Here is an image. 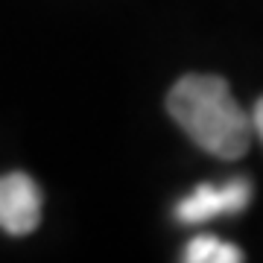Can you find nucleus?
<instances>
[{"label": "nucleus", "mask_w": 263, "mask_h": 263, "mask_svg": "<svg viewBox=\"0 0 263 263\" xmlns=\"http://www.w3.org/2000/svg\"><path fill=\"white\" fill-rule=\"evenodd\" d=\"M41 222V190L29 176H0V228L6 234H32Z\"/></svg>", "instance_id": "obj_3"}, {"label": "nucleus", "mask_w": 263, "mask_h": 263, "mask_svg": "<svg viewBox=\"0 0 263 263\" xmlns=\"http://www.w3.org/2000/svg\"><path fill=\"white\" fill-rule=\"evenodd\" d=\"M252 202L249 179H231L222 184H199L190 196L176 205V219L184 226H202L226 214H240Z\"/></svg>", "instance_id": "obj_2"}, {"label": "nucleus", "mask_w": 263, "mask_h": 263, "mask_svg": "<svg viewBox=\"0 0 263 263\" xmlns=\"http://www.w3.org/2000/svg\"><path fill=\"white\" fill-rule=\"evenodd\" d=\"M173 120L190 135V141L216 158H243L252 146V120L240 108L222 76L187 73L173 85L167 97Z\"/></svg>", "instance_id": "obj_1"}, {"label": "nucleus", "mask_w": 263, "mask_h": 263, "mask_svg": "<svg viewBox=\"0 0 263 263\" xmlns=\"http://www.w3.org/2000/svg\"><path fill=\"white\" fill-rule=\"evenodd\" d=\"M246 254L237 246L226 243L214 234H199L193 237L184 249V260L187 263H240Z\"/></svg>", "instance_id": "obj_4"}, {"label": "nucleus", "mask_w": 263, "mask_h": 263, "mask_svg": "<svg viewBox=\"0 0 263 263\" xmlns=\"http://www.w3.org/2000/svg\"><path fill=\"white\" fill-rule=\"evenodd\" d=\"M249 120H252V135H257L263 141V97L254 103L252 111H249Z\"/></svg>", "instance_id": "obj_5"}]
</instances>
